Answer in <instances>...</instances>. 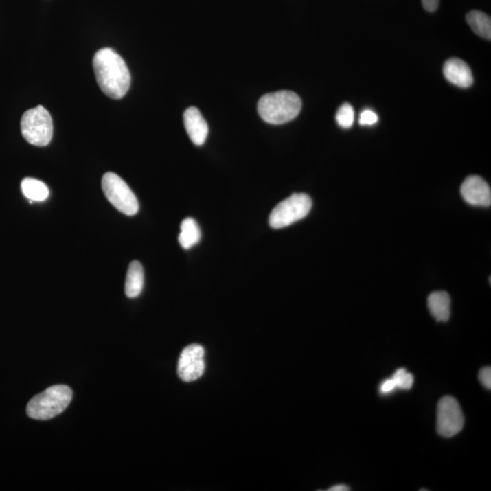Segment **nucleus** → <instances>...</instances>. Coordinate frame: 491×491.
Segmentation results:
<instances>
[{"instance_id":"obj_1","label":"nucleus","mask_w":491,"mask_h":491,"mask_svg":"<svg viewBox=\"0 0 491 491\" xmlns=\"http://www.w3.org/2000/svg\"><path fill=\"white\" fill-rule=\"evenodd\" d=\"M93 69L101 91L106 96L119 100L130 87V73L124 60L113 49L98 50L93 58Z\"/></svg>"},{"instance_id":"obj_2","label":"nucleus","mask_w":491,"mask_h":491,"mask_svg":"<svg viewBox=\"0 0 491 491\" xmlns=\"http://www.w3.org/2000/svg\"><path fill=\"white\" fill-rule=\"evenodd\" d=\"M301 106V100L296 93L280 91L260 98L258 111L264 122L271 125H282L296 119Z\"/></svg>"},{"instance_id":"obj_3","label":"nucleus","mask_w":491,"mask_h":491,"mask_svg":"<svg viewBox=\"0 0 491 491\" xmlns=\"http://www.w3.org/2000/svg\"><path fill=\"white\" fill-rule=\"evenodd\" d=\"M72 398L69 387L52 386L32 398L27 407V416L34 420H52L65 411Z\"/></svg>"},{"instance_id":"obj_4","label":"nucleus","mask_w":491,"mask_h":491,"mask_svg":"<svg viewBox=\"0 0 491 491\" xmlns=\"http://www.w3.org/2000/svg\"><path fill=\"white\" fill-rule=\"evenodd\" d=\"M21 133L30 144L44 147L49 145L53 136L52 117L44 106L29 109L22 116Z\"/></svg>"},{"instance_id":"obj_5","label":"nucleus","mask_w":491,"mask_h":491,"mask_svg":"<svg viewBox=\"0 0 491 491\" xmlns=\"http://www.w3.org/2000/svg\"><path fill=\"white\" fill-rule=\"evenodd\" d=\"M312 207L310 196L304 193L293 194L280 202L269 215V223L272 229H279L290 226L307 217Z\"/></svg>"},{"instance_id":"obj_6","label":"nucleus","mask_w":491,"mask_h":491,"mask_svg":"<svg viewBox=\"0 0 491 491\" xmlns=\"http://www.w3.org/2000/svg\"><path fill=\"white\" fill-rule=\"evenodd\" d=\"M102 190L108 201L123 214L134 216L139 212L137 196L117 174L108 172L103 176Z\"/></svg>"},{"instance_id":"obj_7","label":"nucleus","mask_w":491,"mask_h":491,"mask_svg":"<svg viewBox=\"0 0 491 491\" xmlns=\"http://www.w3.org/2000/svg\"><path fill=\"white\" fill-rule=\"evenodd\" d=\"M465 418L458 400L446 396L439 400L437 409V431L442 437L459 434L464 426Z\"/></svg>"},{"instance_id":"obj_8","label":"nucleus","mask_w":491,"mask_h":491,"mask_svg":"<svg viewBox=\"0 0 491 491\" xmlns=\"http://www.w3.org/2000/svg\"><path fill=\"white\" fill-rule=\"evenodd\" d=\"M205 350L201 345L185 347L179 356L178 374L185 382H192L203 375Z\"/></svg>"},{"instance_id":"obj_9","label":"nucleus","mask_w":491,"mask_h":491,"mask_svg":"<svg viewBox=\"0 0 491 491\" xmlns=\"http://www.w3.org/2000/svg\"><path fill=\"white\" fill-rule=\"evenodd\" d=\"M460 192L464 201L473 206L490 207L491 205L490 187L481 176H468L463 182Z\"/></svg>"},{"instance_id":"obj_10","label":"nucleus","mask_w":491,"mask_h":491,"mask_svg":"<svg viewBox=\"0 0 491 491\" xmlns=\"http://www.w3.org/2000/svg\"><path fill=\"white\" fill-rule=\"evenodd\" d=\"M184 124L192 141L196 146L203 145L209 135V126L195 106H190L185 111Z\"/></svg>"},{"instance_id":"obj_11","label":"nucleus","mask_w":491,"mask_h":491,"mask_svg":"<svg viewBox=\"0 0 491 491\" xmlns=\"http://www.w3.org/2000/svg\"><path fill=\"white\" fill-rule=\"evenodd\" d=\"M443 74L448 82L459 88H468L473 84V75L470 67L459 58H450L443 67Z\"/></svg>"},{"instance_id":"obj_12","label":"nucleus","mask_w":491,"mask_h":491,"mask_svg":"<svg viewBox=\"0 0 491 491\" xmlns=\"http://www.w3.org/2000/svg\"><path fill=\"white\" fill-rule=\"evenodd\" d=\"M451 300L445 291H436L428 297L429 312L439 322H447L450 318Z\"/></svg>"},{"instance_id":"obj_13","label":"nucleus","mask_w":491,"mask_h":491,"mask_svg":"<svg viewBox=\"0 0 491 491\" xmlns=\"http://www.w3.org/2000/svg\"><path fill=\"white\" fill-rule=\"evenodd\" d=\"M144 286V271L142 265L134 260L128 266L125 283V293L130 299L139 297Z\"/></svg>"},{"instance_id":"obj_14","label":"nucleus","mask_w":491,"mask_h":491,"mask_svg":"<svg viewBox=\"0 0 491 491\" xmlns=\"http://www.w3.org/2000/svg\"><path fill=\"white\" fill-rule=\"evenodd\" d=\"M201 238V229L194 218H187L182 221L179 242L182 248L189 249L196 245Z\"/></svg>"},{"instance_id":"obj_15","label":"nucleus","mask_w":491,"mask_h":491,"mask_svg":"<svg viewBox=\"0 0 491 491\" xmlns=\"http://www.w3.org/2000/svg\"><path fill=\"white\" fill-rule=\"evenodd\" d=\"M21 190L30 201H44L49 196V187L43 182L32 178L24 179L21 182Z\"/></svg>"},{"instance_id":"obj_16","label":"nucleus","mask_w":491,"mask_h":491,"mask_svg":"<svg viewBox=\"0 0 491 491\" xmlns=\"http://www.w3.org/2000/svg\"><path fill=\"white\" fill-rule=\"evenodd\" d=\"M467 22L474 32L481 38H491V19L487 14L479 10H472L466 16Z\"/></svg>"},{"instance_id":"obj_17","label":"nucleus","mask_w":491,"mask_h":491,"mask_svg":"<svg viewBox=\"0 0 491 491\" xmlns=\"http://www.w3.org/2000/svg\"><path fill=\"white\" fill-rule=\"evenodd\" d=\"M336 120L341 128H352L355 120L354 109L352 108L350 104H343L336 112Z\"/></svg>"},{"instance_id":"obj_18","label":"nucleus","mask_w":491,"mask_h":491,"mask_svg":"<svg viewBox=\"0 0 491 491\" xmlns=\"http://www.w3.org/2000/svg\"><path fill=\"white\" fill-rule=\"evenodd\" d=\"M391 378L394 380L397 389H403V391H409L414 384L413 375L407 372L405 369L396 370Z\"/></svg>"},{"instance_id":"obj_19","label":"nucleus","mask_w":491,"mask_h":491,"mask_svg":"<svg viewBox=\"0 0 491 491\" xmlns=\"http://www.w3.org/2000/svg\"><path fill=\"white\" fill-rule=\"evenodd\" d=\"M378 115L372 109H365L361 112L360 117V124L361 126H372L378 122Z\"/></svg>"},{"instance_id":"obj_20","label":"nucleus","mask_w":491,"mask_h":491,"mask_svg":"<svg viewBox=\"0 0 491 491\" xmlns=\"http://www.w3.org/2000/svg\"><path fill=\"white\" fill-rule=\"evenodd\" d=\"M479 380L482 385L487 389H491V369L490 367H485L479 370Z\"/></svg>"},{"instance_id":"obj_21","label":"nucleus","mask_w":491,"mask_h":491,"mask_svg":"<svg viewBox=\"0 0 491 491\" xmlns=\"http://www.w3.org/2000/svg\"><path fill=\"white\" fill-rule=\"evenodd\" d=\"M396 389H397V387H396V384L394 380H392V378H387L380 386V392L383 395L391 394V393L394 392Z\"/></svg>"},{"instance_id":"obj_22","label":"nucleus","mask_w":491,"mask_h":491,"mask_svg":"<svg viewBox=\"0 0 491 491\" xmlns=\"http://www.w3.org/2000/svg\"><path fill=\"white\" fill-rule=\"evenodd\" d=\"M439 0H422V5L429 12H434L439 7Z\"/></svg>"},{"instance_id":"obj_23","label":"nucleus","mask_w":491,"mask_h":491,"mask_svg":"<svg viewBox=\"0 0 491 491\" xmlns=\"http://www.w3.org/2000/svg\"><path fill=\"white\" fill-rule=\"evenodd\" d=\"M330 491H349L350 488L345 486V485H336V486L331 487Z\"/></svg>"}]
</instances>
